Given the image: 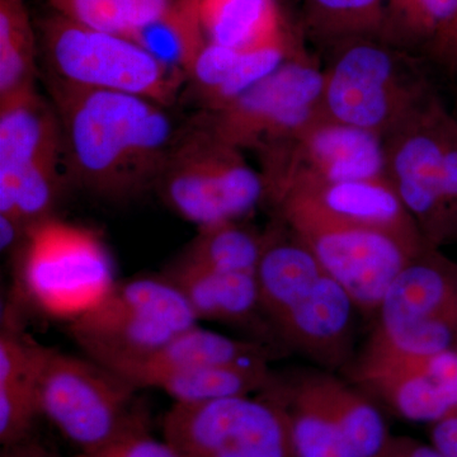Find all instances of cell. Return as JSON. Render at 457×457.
<instances>
[{
    "mask_svg": "<svg viewBox=\"0 0 457 457\" xmlns=\"http://www.w3.org/2000/svg\"><path fill=\"white\" fill-rule=\"evenodd\" d=\"M163 436L182 457H297L284 405L269 386L251 395L174 403Z\"/></svg>",
    "mask_w": 457,
    "mask_h": 457,
    "instance_id": "30bf717a",
    "label": "cell"
},
{
    "mask_svg": "<svg viewBox=\"0 0 457 457\" xmlns=\"http://www.w3.org/2000/svg\"><path fill=\"white\" fill-rule=\"evenodd\" d=\"M386 177L427 246L457 240V117L440 96L384 137Z\"/></svg>",
    "mask_w": 457,
    "mask_h": 457,
    "instance_id": "277c9868",
    "label": "cell"
},
{
    "mask_svg": "<svg viewBox=\"0 0 457 457\" xmlns=\"http://www.w3.org/2000/svg\"><path fill=\"white\" fill-rule=\"evenodd\" d=\"M351 381L400 418L436 423L457 411V350L408 354L365 343L352 359Z\"/></svg>",
    "mask_w": 457,
    "mask_h": 457,
    "instance_id": "9a60e30c",
    "label": "cell"
},
{
    "mask_svg": "<svg viewBox=\"0 0 457 457\" xmlns=\"http://www.w3.org/2000/svg\"><path fill=\"white\" fill-rule=\"evenodd\" d=\"M270 359L263 343L231 338L196 324L153 353L110 370L137 387L141 378L158 372L269 365Z\"/></svg>",
    "mask_w": 457,
    "mask_h": 457,
    "instance_id": "ac0fdd59",
    "label": "cell"
},
{
    "mask_svg": "<svg viewBox=\"0 0 457 457\" xmlns=\"http://www.w3.org/2000/svg\"><path fill=\"white\" fill-rule=\"evenodd\" d=\"M386 453L392 457H446L432 444H420L409 438H392Z\"/></svg>",
    "mask_w": 457,
    "mask_h": 457,
    "instance_id": "d6a6232c",
    "label": "cell"
},
{
    "mask_svg": "<svg viewBox=\"0 0 457 457\" xmlns=\"http://www.w3.org/2000/svg\"><path fill=\"white\" fill-rule=\"evenodd\" d=\"M74 457H182L163 438L156 440L147 432L145 423L129 429L97 449L80 451Z\"/></svg>",
    "mask_w": 457,
    "mask_h": 457,
    "instance_id": "4dcf8cb0",
    "label": "cell"
},
{
    "mask_svg": "<svg viewBox=\"0 0 457 457\" xmlns=\"http://www.w3.org/2000/svg\"><path fill=\"white\" fill-rule=\"evenodd\" d=\"M303 29L333 46L356 37H380L386 0H302Z\"/></svg>",
    "mask_w": 457,
    "mask_h": 457,
    "instance_id": "83f0119b",
    "label": "cell"
},
{
    "mask_svg": "<svg viewBox=\"0 0 457 457\" xmlns=\"http://www.w3.org/2000/svg\"><path fill=\"white\" fill-rule=\"evenodd\" d=\"M14 258L21 296L45 317L68 324L95 311L117 282L98 234L55 216L29 228Z\"/></svg>",
    "mask_w": 457,
    "mask_h": 457,
    "instance_id": "5b68a950",
    "label": "cell"
},
{
    "mask_svg": "<svg viewBox=\"0 0 457 457\" xmlns=\"http://www.w3.org/2000/svg\"><path fill=\"white\" fill-rule=\"evenodd\" d=\"M154 188L170 210L197 228L239 221L267 198L262 171L200 121L182 132Z\"/></svg>",
    "mask_w": 457,
    "mask_h": 457,
    "instance_id": "8992f818",
    "label": "cell"
},
{
    "mask_svg": "<svg viewBox=\"0 0 457 457\" xmlns=\"http://www.w3.org/2000/svg\"><path fill=\"white\" fill-rule=\"evenodd\" d=\"M162 64L188 77L195 60L207 44L194 0H179L173 8L131 36Z\"/></svg>",
    "mask_w": 457,
    "mask_h": 457,
    "instance_id": "4316f807",
    "label": "cell"
},
{
    "mask_svg": "<svg viewBox=\"0 0 457 457\" xmlns=\"http://www.w3.org/2000/svg\"><path fill=\"white\" fill-rule=\"evenodd\" d=\"M130 381L96 362L42 345L37 392L41 416L80 451L97 449L145 423L132 409Z\"/></svg>",
    "mask_w": 457,
    "mask_h": 457,
    "instance_id": "ba28073f",
    "label": "cell"
},
{
    "mask_svg": "<svg viewBox=\"0 0 457 457\" xmlns=\"http://www.w3.org/2000/svg\"><path fill=\"white\" fill-rule=\"evenodd\" d=\"M261 156L269 200L299 186L386 177L384 137L327 114Z\"/></svg>",
    "mask_w": 457,
    "mask_h": 457,
    "instance_id": "4fadbf2b",
    "label": "cell"
},
{
    "mask_svg": "<svg viewBox=\"0 0 457 457\" xmlns=\"http://www.w3.org/2000/svg\"><path fill=\"white\" fill-rule=\"evenodd\" d=\"M384 457H392V456H389V455H387V453H385Z\"/></svg>",
    "mask_w": 457,
    "mask_h": 457,
    "instance_id": "e575fe53",
    "label": "cell"
},
{
    "mask_svg": "<svg viewBox=\"0 0 457 457\" xmlns=\"http://www.w3.org/2000/svg\"><path fill=\"white\" fill-rule=\"evenodd\" d=\"M0 457H51L42 447L31 441L22 442L14 446L3 447Z\"/></svg>",
    "mask_w": 457,
    "mask_h": 457,
    "instance_id": "836d02e7",
    "label": "cell"
},
{
    "mask_svg": "<svg viewBox=\"0 0 457 457\" xmlns=\"http://www.w3.org/2000/svg\"><path fill=\"white\" fill-rule=\"evenodd\" d=\"M272 378L269 365L236 366L158 372L141 378L137 387L163 390L174 403H201L260 393Z\"/></svg>",
    "mask_w": 457,
    "mask_h": 457,
    "instance_id": "603a6c76",
    "label": "cell"
},
{
    "mask_svg": "<svg viewBox=\"0 0 457 457\" xmlns=\"http://www.w3.org/2000/svg\"><path fill=\"white\" fill-rule=\"evenodd\" d=\"M57 162L64 153L53 104L35 90L0 104V180Z\"/></svg>",
    "mask_w": 457,
    "mask_h": 457,
    "instance_id": "d6986e66",
    "label": "cell"
},
{
    "mask_svg": "<svg viewBox=\"0 0 457 457\" xmlns=\"http://www.w3.org/2000/svg\"><path fill=\"white\" fill-rule=\"evenodd\" d=\"M270 201L278 216H305L372 228L425 245L416 222L387 177L299 186L286 189Z\"/></svg>",
    "mask_w": 457,
    "mask_h": 457,
    "instance_id": "2e32d148",
    "label": "cell"
},
{
    "mask_svg": "<svg viewBox=\"0 0 457 457\" xmlns=\"http://www.w3.org/2000/svg\"><path fill=\"white\" fill-rule=\"evenodd\" d=\"M41 345L27 374L0 384V444L14 446L29 440L36 420L41 416L37 371Z\"/></svg>",
    "mask_w": 457,
    "mask_h": 457,
    "instance_id": "f546056e",
    "label": "cell"
},
{
    "mask_svg": "<svg viewBox=\"0 0 457 457\" xmlns=\"http://www.w3.org/2000/svg\"><path fill=\"white\" fill-rule=\"evenodd\" d=\"M257 279L264 320L282 345L328 371L347 368L359 308L279 220L264 233Z\"/></svg>",
    "mask_w": 457,
    "mask_h": 457,
    "instance_id": "7a4b0ae2",
    "label": "cell"
},
{
    "mask_svg": "<svg viewBox=\"0 0 457 457\" xmlns=\"http://www.w3.org/2000/svg\"><path fill=\"white\" fill-rule=\"evenodd\" d=\"M51 75L75 86L113 90L170 107L187 80L126 36L57 16L44 29Z\"/></svg>",
    "mask_w": 457,
    "mask_h": 457,
    "instance_id": "9c48e42d",
    "label": "cell"
},
{
    "mask_svg": "<svg viewBox=\"0 0 457 457\" xmlns=\"http://www.w3.org/2000/svg\"><path fill=\"white\" fill-rule=\"evenodd\" d=\"M320 378L328 404L357 457H384L393 437L372 400L332 371L321 369Z\"/></svg>",
    "mask_w": 457,
    "mask_h": 457,
    "instance_id": "cb8c5ba5",
    "label": "cell"
},
{
    "mask_svg": "<svg viewBox=\"0 0 457 457\" xmlns=\"http://www.w3.org/2000/svg\"><path fill=\"white\" fill-rule=\"evenodd\" d=\"M264 234L239 221L198 228L179 260L218 272L257 273L263 253Z\"/></svg>",
    "mask_w": 457,
    "mask_h": 457,
    "instance_id": "484cf974",
    "label": "cell"
},
{
    "mask_svg": "<svg viewBox=\"0 0 457 457\" xmlns=\"http://www.w3.org/2000/svg\"><path fill=\"white\" fill-rule=\"evenodd\" d=\"M323 116L324 69L297 51L275 73L198 121L230 145L262 155Z\"/></svg>",
    "mask_w": 457,
    "mask_h": 457,
    "instance_id": "7c38bea8",
    "label": "cell"
},
{
    "mask_svg": "<svg viewBox=\"0 0 457 457\" xmlns=\"http://www.w3.org/2000/svg\"><path fill=\"white\" fill-rule=\"evenodd\" d=\"M49 89L62 129L64 165L78 185L113 200L155 187L183 132L168 113L170 107L53 75Z\"/></svg>",
    "mask_w": 457,
    "mask_h": 457,
    "instance_id": "6da1fadb",
    "label": "cell"
},
{
    "mask_svg": "<svg viewBox=\"0 0 457 457\" xmlns=\"http://www.w3.org/2000/svg\"><path fill=\"white\" fill-rule=\"evenodd\" d=\"M204 37L212 44L248 50L285 37L278 0H194Z\"/></svg>",
    "mask_w": 457,
    "mask_h": 457,
    "instance_id": "7402d4cb",
    "label": "cell"
},
{
    "mask_svg": "<svg viewBox=\"0 0 457 457\" xmlns=\"http://www.w3.org/2000/svg\"><path fill=\"white\" fill-rule=\"evenodd\" d=\"M381 38L457 84V0H386Z\"/></svg>",
    "mask_w": 457,
    "mask_h": 457,
    "instance_id": "e0dca14e",
    "label": "cell"
},
{
    "mask_svg": "<svg viewBox=\"0 0 457 457\" xmlns=\"http://www.w3.org/2000/svg\"><path fill=\"white\" fill-rule=\"evenodd\" d=\"M433 446L446 457H457V411L433 423Z\"/></svg>",
    "mask_w": 457,
    "mask_h": 457,
    "instance_id": "1f68e13d",
    "label": "cell"
},
{
    "mask_svg": "<svg viewBox=\"0 0 457 457\" xmlns=\"http://www.w3.org/2000/svg\"><path fill=\"white\" fill-rule=\"evenodd\" d=\"M35 33L25 0H0V104L36 90Z\"/></svg>",
    "mask_w": 457,
    "mask_h": 457,
    "instance_id": "d4e9b609",
    "label": "cell"
},
{
    "mask_svg": "<svg viewBox=\"0 0 457 457\" xmlns=\"http://www.w3.org/2000/svg\"><path fill=\"white\" fill-rule=\"evenodd\" d=\"M163 275L182 293L198 321L252 327L258 320L269 328L261 309L257 273L218 272L177 258Z\"/></svg>",
    "mask_w": 457,
    "mask_h": 457,
    "instance_id": "ffe728a7",
    "label": "cell"
},
{
    "mask_svg": "<svg viewBox=\"0 0 457 457\" xmlns=\"http://www.w3.org/2000/svg\"><path fill=\"white\" fill-rule=\"evenodd\" d=\"M368 345L408 354H437L457 341V267L425 246L385 294Z\"/></svg>",
    "mask_w": 457,
    "mask_h": 457,
    "instance_id": "8fae6325",
    "label": "cell"
},
{
    "mask_svg": "<svg viewBox=\"0 0 457 457\" xmlns=\"http://www.w3.org/2000/svg\"><path fill=\"white\" fill-rule=\"evenodd\" d=\"M330 51L324 68L329 119L385 137L437 96L428 65L383 38H350Z\"/></svg>",
    "mask_w": 457,
    "mask_h": 457,
    "instance_id": "3957f363",
    "label": "cell"
},
{
    "mask_svg": "<svg viewBox=\"0 0 457 457\" xmlns=\"http://www.w3.org/2000/svg\"><path fill=\"white\" fill-rule=\"evenodd\" d=\"M350 294L360 312L374 314L409 261L425 248L394 234L305 218L278 216Z\"/></svg>",
    "mask_w": 457,
    "mask_h": 457,
    "instance_id": "5bb4252c",
    "label": "cell"
},
{
    "mask_svg": "<svg viewBox=\"0 0 457 457\" xmlns=\"http://www.w3.org/2000/svg\"><path fill=\"white\" fill-rule=\"evenodd\" d=\"M179 0H50L59 16L130 38L167 14Z\"/></svg>",
    "mask_w": 457,
    "mask_h": 457,
    "instance_id": "f1b7e54d",
    "label": "cell"
},
{
    "mask_svg": "<svg viewBox=\"0 0 457 457\" xmlns=\"http://www.w3.org/2000/svg\"><path fill=\"white\" fill-rule=\"evenodd\" d=\"M196 324L187 300L162 273L117 281L101 305L68 329L90 360L111 369L153 353Z\"/></svg>",
    "mask_w": 457,
    "mask_h": 457,
    "instance_id": "52a82bcc",
    "label": "cell"
},
{
    "mask_svg": "<svg viewBox=\"0 0 457 457\" xmlns=\"http://www.w3.org/2000/svg\"><path fill=\"white\" fill-rule=\"evenodd\" d=\"M321 370L273 376L270 392L284 405L297 457H357L321 386Z\"/></svg>",
    "mask_w": 457,
    "mask_h": 457,
    "instance_id": "44dd1931",
    "label": "cell"
}]
</instances>
